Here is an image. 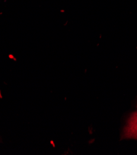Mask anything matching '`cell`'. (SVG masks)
<instances>
[{
    "instance_id": "6da1fadb",
    "label": "cell",
    "mask_w": 137,
    "mask_h": 155,
    "mask_svg": "<svg viewBox=\"0 0 137 155\" xmlns=\"http://www.w3.org/2000/svg\"><path fill=\"white\" fill-rule=\"evenodd\" d=\"M136 139L137 140V110L129 117L124 128L122 139Z\"/></svg>"
}]
</instances>
